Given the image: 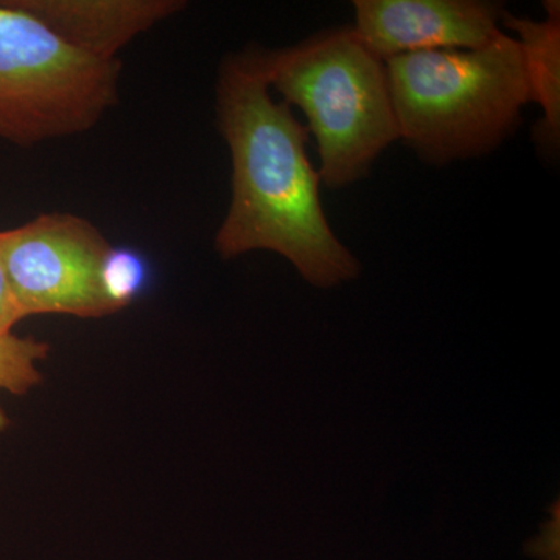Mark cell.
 Instances as JSON below:
<instances>
[{
	"mask_svg": "<svg viewBox=\"0 0 560 560\" xmlns=\"http://www.w3.org/2000/svg\"><path fill=\"white\" fill-rule=\"evenodd\" d=\"M385 65L400 140L438 167L495 150L530 103L521 44L506 32L480 49L418 51Z\"/></svg>",
	"mask_w": 560,
	"mask_h": 560,
	"instance_id": "7a4b0ae2",
	"label": "cell"
},
{
	"mask_svg": "<svg viewBox=\"0 0 560 560\" xmlns=\"http://www.w3.org/2000/svg\"><path fill=\"white\" fill-rule=\"evenodd\" d=\"M270 90L254 49L221 62L217 125L231 153L232 197L213 246L226 260L271 250L313 287L331 289L359 278L361 265L327 221L307 127Z\"/></svg>",
	"mask_w": 560,
	"mask_h": 560,
	"instance_id": "6da1fadb",
	"label": "cell"
},
{
	"mask_svg": "<svg viewBox=\"0 0 560 560\" xmlns=\"http://www.w3.org/2000/svg\"><path fill=\"white\" fill-rule=\"evenodd\" d=\"M31 14L62 43L95 58L114 61L140 33L186 9L180 0H7Z\"/></svg>",
	"mask_w": 560,
	"mask_h": 560,
	"instance_id": "52a82bcc",
	"label": "cell"
},
{
	"mask_svg": "<svg viewBox=\"0 0 560 560\" xmlns=\"http://www.w3.org/2000/svg\"><path fill=\"white\" fill-rule=\"evenodd\" d=\"M10 419L9 415H7L5 410H3L2 405H0V433H3L7 429H9Z\"/></svg>",
	"mask_w": 560,
	"mask_h": 560,
	"instance_id": "7c38bea8",
	"label": "cell"
},
{
	"mask_svg": "<svg viewBox=\"0 0 560 560\" xmlns=\"http://www.w3.org/2000/svg\"><path fill=\"white\" fill-rule=\"evenodd\" d=\"M545 20L504 13L501 25L521 44L530 103L541 109L533 139L545 160H555L560 147V2L545 0Z\"/></svg>",
	"mask_w": 560,
	"mask_h": 560,
	"instance_id": "ba28073f",
	"label": "cell"
},
{
	"mask_svg": "<svg viewBox=\"0 0 560 560\" xmlns=\"http://www.w3.org/2000/svg\"><path fill=\"white\" fill-rule=\"evenodd\" d=\"M120 72L0 2V138L32 147L90 131L116 106Z\"/></svg>",
	"mask_w": 560,
	"mask_h": 560,
	"instance_id": "277c9868",
	"label": "cell"
},
{
	"mask_svg": "<svg viewBox=\"0 0 560 560\" xmlns=\"http://www.w3.org/2000/svg\"><path fill=\"white\" fill-rule=\"evenodd\" d=\"M25 319L13 291L10 289L9 279L0 261V334H13L14 327Z\"/></svg>",
	"mask_w": 560,
	"mask_h": 560,
	"instance_id": "8fae6325",
	"label": "cell"
},
{
	"mask_svg": "<svg viewBox=\"0 0 560 560\" xmlns=\"http://www.w3.org/2000/svg\"><path fill=\"white\" fill-rule=\"evenodd\" d=\"M47 342L0 334V390L24 396L43 382L39 361L49 355Z\"/></svg>",
	"mask_w": 560,
	"mask_h": 560,
	"instance_id": "9c48e42d",
	"label": "cell"
},
{
	"mask_svg": "<svg viewBox=\"0 0 560 560\" xmlns=\"http://www.w3.org/2000/svg\"><path fill=\"white\" fill-rule=\"evenodd\" d=\"M110 248L91 221L72 213H40L0 231V261L25 318L55 313L97 319L116 313L101 280Z\"/></svg>",
	"mask_w": 560,
	"mask_h": 560,
	"instance_id": "5b68a950",
	"label": "cell"
},
{
	"mask_svg": "<svg viewBox=\"0 0 560 560\" xmlns=\"http://www.w3.org/2000/svg\"><path fill=\"white\" fill-rule=\"evenodd\" d=\"M272 90L308 120L319 151V178L345 189L370 175L372 165L400 140L385 61L352 25L315 33L278 50L254 47Z\"/></svg>",
	"mask_w": 560,
	"mask_h": 560,
	"instance_id": "3957f363",
	"label": "cell"
},
{
	"mask_svg": "<svg viewBox=\"0 0 560 560\" xmlns=\"http://www.w3.org/2000/svg\"><path fill=\"white\" fill-rule=\"evenodd\" d=\"M103 293L114 311L132 304L150 283V267L142 254L132 249L110 248L102 264Z\"/></svg>",
	"mask_w": 560,
	"mask_h": 560,
	"instance_id": "30bf717a",
	"label": "cell"
},
{
	"mask_svg": "<svg viewBox=\"0 0 560 560\" xmlns=\"http://www.w3.org/2000/svg\"><path fill=\"white\" fill-rule=\"evenodd\" d=\"M352 31L382 61L434 50L480 49L500 35L503 3L489 0H355Z\"/></svg>",
	"mask_w": 560,
	"mask_h": 560,
	"instance_id": "8992f818",
	"label": "cell"
}]
</instances>
